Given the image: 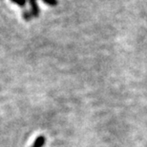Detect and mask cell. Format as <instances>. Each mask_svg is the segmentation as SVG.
I'll list each match as a JSON object with an SVG mask.
<instances>
[{
	"label": "cell",
	"mask_w": 147,
	"mask_h": 147,
	"mask_svg": "<svg viewBox=\"0 0 147 147\" xmlns=\"http://www.w3.org/2000/svg\"><path fill=\"white\" fill-rule=\"evenodd\" d=\"M42 1L44 3H46V4L52 6V7H55V6H57L58 4L57 0H42Z\"/></svg>",
	"instance_id": "cell-5"
},
{
	"label": "cell",
	"mask_w": 147,
	"mask_h": 147,
	"mask_svg": "<svg viewBox=\"0 0 147 147\" xmlns=\"http://www.w3.org/2000/svg\"><path fill=\"white\" fill-rule=\"evenodd\" d=\"M30 6H31V13H32L33 17H38L40 9L37 4V0H29Z\"/></svg>",
	"instance_id": "cell-1"
},
{
	"label": "cell",
	"mask_w": 147,
	"mask_h": 147,
	"mask_svg": "<svg viewBox=\"0 0 147 147\" xmlns=\"http://www.w3.org/2000/svg\"><path fill=\"white\" fill-rule=\"evenodd\" d=\"M23 17H24V19H25V20L30 21V20L33 18V15H32V13H31V11H25L23 12Z\"/></svg>",
	"instance_id": "cell-4"
},
{
	"label": "cell",
	"mask_w": 147,
	"mask_h": 147,
	"mask_svg": "<svg viewBox=\"0 0 147 147\" xmlns=\"http://www.w3.org/2000/svg\"><path fill=\"white\" fill-rule=\"evenodd\" d=\"M45 142H46L45 137L44 136H39V137H37L36 139V140L34 142L32 147H42L45 144Z\"/></svg>",
	"instance_id": "cell-2"
},
{
	"label": "cell",
	"mask_w": 147,
	"mask_h": 147,
	"mask_svg": "<svg viewBox=\"0 0 147 147\" xmlns=\"http://www.w3.org/2000/svg\"><path fill=\"white\" fill-rule=\"evenodd\" d=\"M11 1L15 3V4H17L20 8H25L26 3H27V0H11Z\"/></svg>",
	"instance_id": "cell-3"
}]
</instances>
